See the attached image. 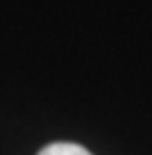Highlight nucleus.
Returning <instances> with one entry per match:
<instances>
[{
	"label": "nucleus",
	"mask_w": 152,
	"mask_h": 155,
	"mask_svg": "<svg viewBox=\"0 0 152 155\" xmlns=\"http://www.w3.org/2000/svg\"><path fill=\"white\" fill-rule=\"evenodd\" d=\"M39 155H91L86 148L77 144H68V141H59V144H50L41 150Z\"/></svg>",
	"instance_id": "obj_1"
}]
</instances>
